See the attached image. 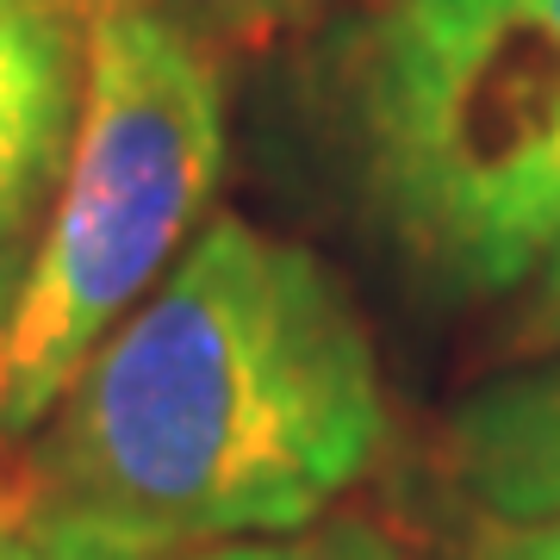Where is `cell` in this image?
Segmentation results:
<instances>
[{
	"label": "cell",
	"mask_w": 560,
	"mask_h": 560,
	"mask_svg": "<svg viewBox=\"0 0 560 560\" xmlns=\"http://www.w3.org/2000/svg\"><path fill=\"white\" fill-rule=\"evenodd\" d=\"M386 430L381 349L342 275L212 212L75 374L13 486L194 555L330 517Z\"/></svg>",
	"instance_id": "cell-1"
},
{
	"label": "cell",
	"mask_w": 560,
	"mask_h": 560,
	"mask_svg": "<svg viewBox=\"0 0 560 560\" xmlns=\"http://www.w3.org/2000/svg\"><path fill=\"white\" fill-rule=\"evenodd\" d=\"M224 143V62L150 0H94L75 150L0 318V448L38 436L94 349L200 237Z\"/></svg>",
	"instance_id": "cell-2"
},
{
	"label": "cell",
	"mask_w": 560,
	"mask_h": 560,
	"mask_svg": "<svg viewBox=\"0 0 560 560\" xmlns=\"http://www.w3.org/2000/svg\"><path fill=\"white\" fill-rule=\"evenodd\" d=\"M349 101L368 194L430 275L536 280L560 243V0H381Z\"/></svg>",
	"instance_id": "cell-3"
},
{
	"label": "cell",
	"mask_w": 560,
	"mask_h": 560,
	"mask_svg": "<svg viewBox=\"0 0 560 560\" xmlns=\"http://www.w3.org/2000/svg\"><path fill=\"white\" fill-rule=\"evenodd\" d=\"M94 0H0V280L32 261L88 101Z\"/></svg>",
	"instance_id": "cell-4"
},
{
	"label": "cell",
	"mask_w": 560,
	"mask_h": 560,
	"mask_svg": "<svg viewBox=\"0 0 560 560\" xmlns=\"http://www.w3.org/2000/svg\"><path fill=\"white\" fill-rule=\"evenodd\" d=\"M448 474L492 523L560 517V361L499 374L455 405Z\"/></svg>",
	"instance_id": "cell-5"
},
{
	"label": "cell",
	"mask_w": 560,
	"mask_h": 560,
	"mask_svg": "<svg viewBox=\"0 0 560 560\" xmlns=\"http://www.w3.org/2000/svg\"><path fill=\"white\" fill-rule=\"evenodd\" d=\"M150 7L187 44H200L206 57H219L231 69L237 57H256L293 32H312L355 0H150Z\"/></svg>",
	"instance_id": "cell-6"
},
{
	"label": "cell",
	"mask_w": 560,
	"mask_h": 560,
	"mask_svg": "<svg viewBox=\"0 0 560 560\" xmlns=\"http://www.w3.org/2000/svg\"><path fill=\"white\" fill-rule=\"evenodd\" d=\"M0 560H180L150 541L125 536L69 504H44L7 480L0 486Z\"/></svg>",
	"instance_id": "cell-7"
},
{
	"label": "cell",
	"mask_w": 560,
	"mask_h": 560,
	"mask_svg": "<svg viewBox=\"0 0 560 560\" xmlns=\"http://www.w3.org/2000/svg\"><path fill=\"white\" fill-rule=\"evenodd\" d=\"M180 560H405L393 536H381L361 517H318L287 536H243V541H212Z\"/></svg>",
	"instance_id": "cell-8"
},
{
	"label": "cell",
	"mask_w": 560,
	"mask_h": 560,
	"mask_svg": "<svg viewBox=\"0 0 560 560\" xmlns=\"http://www.w3.org/2000/svg\"><path fill=\"white\" fill-rule=\"evenodd\" d=\"M474 560H560V517L541 523H499Z\"/></svg>",
	"instance_id": "cell-9"
},
{
	"label": "cell",
	"mask_w": 560,
	"mask_h": 560,
	"mask_svg": "<svg viewBox=\"0 0 560 560\" xmlns=\"http://www.w3.org/2000/svg\"><path fill=\"white\" fill-rule=\"evenodd\" d=\"M523 330H529L536 349H555L560 355V243L548 249V261L529 280V318H523Z\"/></svg>",
	"instance_id": "cell-10"
},
{
	"label": "cell",
	"mask_w": 560,
	"mask_h": 560,
	"mask_svg": "<svg viewBox=\"0 0 560 560\" xmlns=\"http://www.w3.org/2000/svg\"><path fill=\"white\" fill-rule=\"evenodd\" d=\"M13 287H20V280H0V318H7V305H13Z\"/></svg>",
	"instance_id": "cell-11"
}]
</instances>
